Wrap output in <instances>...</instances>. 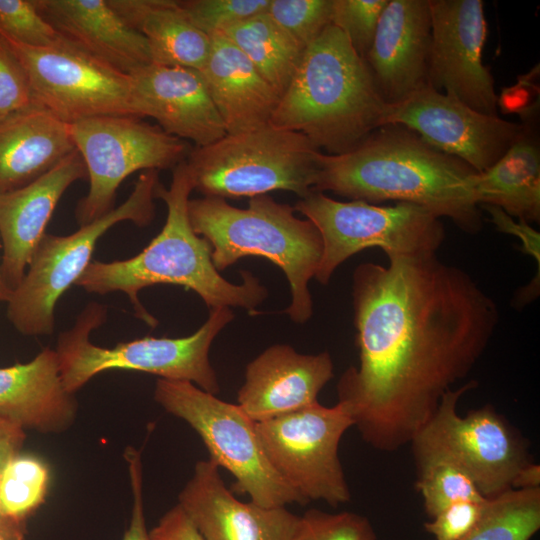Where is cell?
Returning a JSON list of instances; mask_svg holds the SVG:
<instances>
[{
	"label": "cell",
	"instance_id": "6da1fadb",
	"mask_svg": "<svg viewBox=\"0 0 540 540\" xmlns=\"http://www.w3.org/2000/svg\"><path fill=\"white\" fill-rule=\"evenodd\" d=\"M352 300L359 365L341 375L338 403L367 444L393 452L473 369L495 333L498 307L436 253L360 264Z\"/></svg>",
	"mask_w": 540,
	"mask_h": 540
},
{
	"label": "cell",
	"instance_id": "7a4b0ae2",
	"mask_svg": "<svg viewBox=\"0 0 540 540\" xmlns=\"http://www.w3.org/2000/svg\"><path fill=\"white\" fill-rule=\"evenodd\" d=\"M477 173L412 130L389 124L349 152L322 153L314 191L371 204L389 200L417 204L473 234L482 228L473 189Z\"/></svg>",
	"mask_w": 540,
	"mask_h": 540
},
{
	"label": "cell",
	"instance_id": "3957f363",
	"mask_svg": "<svg viewBox=\"0 0 540 540\" xmlns=\"http://www.w3.org/2000/svg\"><path fill=\"white\" fill-rule=\"evenodd\" d=\"M193 185L186 161L178 164L169 188L160 182L155 198L167 206L166 222L158 235L137 255L110 262L92 260L75 285L88 293H125L140 320L154 328L158 321L141 304L138 293L154 285H176L193 290L208 307H242L251 314L268 295L267 289L248 271L242 283L233 284L216 270L211 246L197 235L188 218Z\"/></svg>",
	"mask_w": 540,
	"mask_h": 540
},
{
	"label": "cell",
	"instance_id": "277c9868",
	"mask_svg": "<svg viewBox=\"0 0 540 540\" xmlns=\"http://www.w3.org/2000/svg\"><path fill=\"white\" fill-rule=\"evenodd\" d=\"M388 104L365 60L333 24L304 49L270 118L328 155L349 152L383 126Z\"/></svg>",
	"mask_w": 540,
	"mask_h": 540
},
{
	"label": "cell",
	"instance_id": "5b68a950",
	"mask_svg": "<svg viewBox=\"0 0 540 540\" xmlns=\"http://www.w3.org/2000/svg\"><path fill=\"white\" fill-rule=\"evenodd\" d=\"M187 210L194 232L210 244L218 272L245 256L265 257L289 281L292 298L285 312L299 324L311 318L308 283L323 253L322 237L313 222L296 217L293 206L267 194L251 197L246 209L223 198L203 197L189 200Z\"/></svg>",
	"mask_w": 540,
	"mask_h": 540
},
{
	"label": "cell",
	"instance_id": "8992f818",
	"mask_svg": "<svg viewBox=\"0 0 540 540\" xmlns=\"http://www.w3.org/2000/svg\"><path fill=\"white\" fill-rule=\"evenodd\" d=\"M107 307L89 303L72 328L59 334L56 346L65 389L75 394L94 376L113 369L134 370L168 380L188 381L213 395L219 392L216 372L209 360L210 346L233 319L229 307L210 310L206 322L181 338L144 337L120 342L112 348L97 346L90 334L107 320Z\"/></svg>",
	"mask_w": 540,
	"mask_h": 540
},
{
	"label": "cell",
	"instance_id": "52a82bcc",
	"mask_svg": "<svg viewBox=\"0 0 540 540\" xmlns=\"http://www.w3.org/2000/svg\"><path fill=\"white\" fill-rule=\"evenodd\" d=\"M321 156L303 134L268 124L195 147L185 161L193 190L204 197L251 198L285 190L302 199L314 191Z\"/></svg>",
	"mask_w": 540,
	"mask_h": 540
},
{
	"label": "cell",
	"instance_id": "ba28073f",
	"mask_svg": "<svg viewBox=\"0 0 540 540\" xmlns=\"http://www.w3.org/2000/svg\"><path fill=\"white\" fill-rule=\"evenodd\" d=\"M158 183L157 170L144 171L126 201L106 215L69 235L44 234L7 302V317L19 333L43 336L54 332L56 303L92 261L97 241L117 223L130 221L142 227L153 220Z\"/></svg>",
	"mask_w": 540,
	"mask_h": 540
},
{
	"label": "cell",
	"instance_id": "9c48e42d",
	"mask_svg": "<svg viewBox=\"0 0 540 540\" xmlns=\"http://www.w3.org/2000/svg\"><path fill=\"white\" fill-rule=\"evenodd\" d=\"M154 399L189 424L205 444L209 460L232 474L231 492L247 494L264 507L307 504L275 471L262 447L256 422L237 404L191 382L163 378L156 381Z\"/></svg>",
	"mask_w": 540,
	"mask_h": 540
},
{
	"label": "cell",
	"instance_id": "30bf717a",
	"mask_svg": "<svg viewBox=\"0 0 540 540\" xmlns=\"http://www.w3.org/2000/svg\"><path fill=\"white\" fill-rule=\"evenodd\" d=\"M293 208L321 234L323 253L314 278L323 285L341 263L366 248L379 247L387 257L433 254L445 238L440 217L408 202H342L313 191Z\"/></svg>",
	"mask_w": 540,
	"mask_h": 540
},
{
	"label": "cell",
	"instance_id": "8fae6325",
	"mask_svg": "<svg viewBox=\"0 0 540 540\" xmlns=\"http://www.w3.org/2000/svg\"><path fill=\"white\" fill-rule=\"evenodd\" d=\"M478 383L449 389L429 421L410 442L414 457L440 456L460 466L480 493L493 498L511 489L512 480L532 462L528 442L493 407L486 405L462 417L460 398Z\"/></svg>",
	"mask_w": 540,
	"mask_h": 540
},
{
	"label": "cell",
	"instance_id": "7c38bea8",
	"mask_svg": "<svg viewBox=\"0 0 540 540\" xmlns=\"http://www.w3.org/2000/svg\"><path fill=\"white\" fill-rule=\"evenodd\" d=\"M89 191L75 208L79 226L112 211L120 184L140 170L175 168L191 151L187 141L132 115H105L71 124Z\"/></svg>",
	"mask_w": 540,
	"mask_h": 540
},
{
	"label": "cell",
	"instance_id": "4fadbf2b",
	"mask_svg": "<svg viewBox=\"0 0 540 540\" xmlns=\"http://www.w3.org/2000/svg\"><path fill=\"white\" fill-rule=\"evenodd\" d=\"M354 426L345 408L319 402L257 422L262 447L275 471L306 503L322 500L337 508L351 498L339 459V443Z\"/></svg>",
	"mask_w": 540,
	"mask_h": 540
},
{
	"label": "cell",
	"instance_id": "5bb4252c",
	"mask_svg": "<svg viewBox=\"0 0 540 540\" xmlns=\"http://www.w3.org/2000/svg\"><path fill=\"white\" fill-rule=\"evenodd\" d=\"M7 41L26 69L33 102L62 121L73 124L97 116H136L129 74L64 38L45 48Z\"/></svg>",
	"mask_w": 540,
	"mask_h": 540
},
{
	"label": "cell",
	"instance_id": "9a60e30c",
	"mask_svg": "<svg viewBox=\"0 0 540 540\" xmlns=\"http://www.w3.org/2000/svg\"><path fill=\"white\" fill-rule=\"evenodd\" d=\"M402 125L477 172L491 167L518 138L521 123L478 112L428 84L388 104L383 126Z\"/></svg>",
	"mask_w": 540,
	"mask_h": 540
},
{
	"label": "cell",
	"instance_id": "2e32d148",
	"mask_svg": "<svg viewBox=\"0 0 540 540\" xmlns=\"http://www.w3.org/2000/svg\"><path fill=\"white\" fill-rule=\"evenodd\" d=\"M427 84L472 109L496 116L499 98L482 62L487 22L482 0H429Z\"/></svg>",
	"mask_w": 540,
	"mask_h": 540
},
{
	"label": "cell",
	"instance_id": "e0dca14e",
	"mask_svg": "<svg viewBox=\"0 0 540 540\" xmlns=\"http://www.w3.org/2000/svg\"><path fill=\"white\" fill-rule=\"evenodd\" d=\"M137 117H151L167 134L203 147L227 133L198 70L149 64L129 73Z\"/></svg>",
	"mask_w": 540,
	"mask_h": 540
},
{
	"label": "cell",
	"instance_id": "ac0fdd59",
	"mask_svg": "<svg viewBox=\"0 0 540 540\" xmlns=\"http://www.w3.org/2000/svg\"><path fill=\"white\" fill-rule=\"evenodd\" d=\"M178 504L205 540H291L299 518L286 506L238 500L209 459L196 462Z\"/></svg>",
	"mask_w": 540,
	"mask_h": 540
},
{
	"label": "cell",
	"instance_id": "d6986e66",
	"mask_svg": "<svg viewBox=\"0 0 540 540\" xmlns=\"http://www.w3.org/2000/svg\"><path fill=\"white\" fill-rule=\"evenodd\" d=\"M430 42L429 0H389L364 59L387 104L427 84Z\"/></svg>",
	"mask_w": 540,
	"mask_h": 540
},
{
	"label": "cell",
	"instance_id": "ffe728a7",
	"mask_svg": "<svg viewBox=\"0 0 540 540\" xmlns=\"http://www.w3.org/2000/svg\"><path fill=\"white\" fill-rule=\"evenodd\" d=\"M332 377L328 352L306 355L289 345H273L246 366L237 405L254 422L266 421L317 403Z\"/></svg>",
	"mask_w": 540,
	"mask_h": 540
},
{
	"label": "cell",
	"instance_id": "44dd1931",
	"mask_svg": "<svg viewBox=\"0 0 540 540\" xmlns=\"http://www.w3.org/2000/svg\"><path fill=\"white\" fill-rule=\"evenodd\" d=\"M86 177L83 158L74 150L33 182L0 194V271L11 290L22 281L62 195Z\"/></svg>",
	"mask_w": 540,
	"mask_h": 540
},
{
	"label": "cell",
	"instance_id": "7402d4cb",
	"mask_svg": "<svg viewBox=\"0 0 540 540\" xmlns=\"http://www.w3.org/2000/svg\"><path fill=\"white\" fill-rule=\"evenodd\" d=\"M58 34L129 74L152 63L146 38L127 25L108 0H33Z\"/></svg>",
	"mask_w": 540,
	"mask_h": 540
},
{
	"label": "cell",
	"instance_id": "603a6c76",
	"mask_svg": "<svg viewBox=\"0 0 540 540\" xmlns=\"http://www.w3.org/2000/svg\"><path fill=\"white\" fill-rule=\"evenodd\" d=\"M77 409L74 394L63 385L56 350L46 347L27 363L0 368V417L24 430L63 432Z\"/></svg>",
	"mask_w": 540,
	"mask_h": 540
},
{
	"label": "cell",
	"instance_id": "cb8c5ba5",
	"mask_svg": "<svg viewBox=\"0 0 540 540\" xmlns=\"http://www.w3.org/2000/svg\"><path fill=\"white\" fill-rule=\"evenodd\" d=\"M211 39L209 58L199 72L226 133L239 134L268 125L280 96L223 34L214 33Z\"/></svg>",
	"mask_w": 540,
	"mask_h": 540
},
{
	"label": "cell",
	"instance_id": "d4e9b609",
	"mask_svg": "<svg viewBox=\"0 0 540 540\" xmlns=\"http://www.w3.org/2000/svg\"><path fill=\"white\" fill-rule=\"evenodd\" d=\"M74 150L71 124L35 102L0 119V194L33 182Z\"/></svg>",
	"mask_w": 540,
	"mask_h": 540
},
{
	"label": "cell",
	"instance_id": "484cf974",
	"mask_svg": "<svg viewBox=\"0 0 540 540\" xmlns=\"http://www.w3.org/2000/svg\"><path fill=\"white\" fill-rule=\"evenodd\" d=\"M535 108L523 115L522 130L510 148L474 177L479 206L491 205L518 220H540V145Z\"/></svg>",
	"mask_w": 540,
	"mask_h": 540
},
{
	"label": "cell",
	"instance_id": "4316f807",
	"mask_svg": "<svg viewBox=\"0 0 540 540\" xmlns=\"http://www.w3.org/2000/svg\"><path fill=\"white\" fill-rule=\"evenodd\" d=\"M113 10L147 40L153 64L200 70L211 36L199 30L174 0H108Z\"/></svg>",
	"mask_w": 540,
	"mask_h": 540
},
{
	"label": "cell",
	"instance_id": "83f0119b",
	"mask_svg": "<svg viewBox=\"0 0 540 540\" xmlns=\"http://www.w3.org/2000/svg\"><path fill=\"white\" fill-rule=\"evenodd\" d=\"M219 33L242 51L281 97L300 63L305 48L267 11Z\"/></svg>",
	"mask_w": 540,
	"mask_h": 540
},
{
	"label": "cell",
	"instance_id": "f1b7e54d",
	"mask_svg": "<svg viewBox=\"0 0 540 540\" xmlns=\"http://www.w3.org/2000/svg\"><path fill=\"white\" fill-rule=\"evenodd\" d=\"M540 529V488L509 489L489 499L476 527L461 540H531Z\"/></svg>",
	"mask_w": 540,
	"mask_h": 540
},
{
	"label": "cell",
	"instance_id": "f546056e",
	"mask_svg": "<svg viewBox=\"0 0 540 540\" xmlns=\"http://www.w3.org/2000/svg\"><path fill=\"white\" fill-rule=\"evenodd\" d=\"M414 460L417 471L415 487L430 518L454 503L486 499L469 475L450 459L420 456Z\"/></svg>",
	"mask_w": 540,
	"mask_h": 540
},
{
	"label": "cell",
	"instance_id": "4dcf8cb0",
	"mask_svg": "<svg viewBox=\"0 0 540 540\" xmlns=\"http://www.w3.org/2000/svg\"><path fill=\"white\" fill-rule=\"evenodd\" d=\"M49 482V470L39 457L17 454L7 464L0 482V512L18 523L45 500Z\"/></svg>",
	"mask_w": 540,
	"mask_h": 540
},
{
	"label": "cell",
	"instance_id": "1f68e13d",
	"mask_svg": "<svg viewBox=\"0 0 540 540\" xmlns=\"http://www.w3.org/2000/svg\"><path fill=\"white\" fill-rule=\"evenodd\" d=\"M0 35L33 48L51 47L62 40L33 0H0Z\"/></svg>",
	"mask_w": 540,
	"mask_h": 540
},
{
	"label": "cell",
	"instance_id": "d6a6232c",
	"mask_svg": "<svg viewBox=\"0 0 540 540\" xmlns=\"http://www.w3.org/2000/svg\"><path fill=\"white\" fill-rule=\"evenodd\" d=\"M291 540H377V535L365 516L312 508L299 516Z\"/></svg>",
	"mask_w": 540,
	"mask_h": 540
},
{
	"label": "cell",
	"instance_id": "836d02e7",
	"mask_svg": "<svg viewBox=\"0 0 540 540\" xmlns=\"http://www.w3.org/2000/svg\"><path fill=\"white\" fill-rule=\"evenodd\" d=\"M333 0H271L267 12L304 48L331 24Z\"/></svg>",
	"mask_w": 540,
	"mask_h": 540
},
{
	"label": "cell",
	"instance_id": "e575fe53",
	"mask_svg": "<svg viewBox=\"0 0 540 540\" xmlns=\"http://www.w3.org/2000/svg\"><path fill=\"white\" fill-rule=\"evenodd\" d=\"M271 0H187L179 5L199 30L211 36L266 12Z\"/></svg>",
	"mask_w": 540,
	"mask_h": 540
},
{
	"label": "cell",
	"instance_id": "d590c367",
	"mask_svg": "<svg viewBox=\"0 0 540 540\" xmlns=\"http://www.w3.org/2000/svg\"><path fill=\"white\" fill-rule=\"evenodd\" d=\"M389 0H333L331 24L348 38L365 59L375 36L380 16Z\"/></svg>",
	"mask_w": 540,
	"mask_h": 540
},
{
	"label": "cell",
	"instance_id": "8d00e7d4",
	"mask_svg": "<svg viewBox=\"0 0 540 540\" xmlns=\"http://www.w3.org/2000/svg\"><path fill=\"white\" fill-rule=\"evenodd\" d=\"M31 103L26 69L7 39L0 35V119Z\"/></svg>",
	"mask_w": 540,
	"mask_h": 540
},
{
	"label": "cell",
	"instance_id": "74e56055",
	"mask_svg": "<svg viewBox=\"0 0 540 540\" xmlns=\"http://www.w3.org/2000/svg\"><path fill=\"white\" fill-rule=\"evenodd\" d=\"M490 498L454 503L424 523L435 540H461L482 519Z\"/></svg>",
	"mask_w": 540,
	"mask_h": 540
},
{
	"label": "cell",
	"instance_id": "f35d334b",
	"mask_svg": "<svg viewBox=\"0 0 540 540\" xmlns=\"http://www.w3.org/2000/svg\"><path fill=\"white\" fill-rule=\"evenodd\" d=\"M26 438L19 425L0 417V482L9 461L20 453ZM26 524L4 517L0 512V536L4 540H24Z\"/></svg>",
	"mask_w": 540,
	"mask_h": 540
},
{
	"label": "cell",
	"instance_id": "ab89813d",
	"mask_svg": "<svg viewBox=\"0 0 540 540\" xmlns=\"http://www.w3.org/2000/svg\"><path fill=\"white\" fill-rule=\"evenodd\" d=\"M125 458L129 466L133 507L130 524L123 540H150L144 516L141 457L134 448L129 447L125 452Z\"/></svg>",
	"mask_w": 540,
	"mask_h": 540
},
{
	"label": "cell",
	"instance_id": "60d3db41",
	"mask_svg": "<svg viewBox=\"0 0 540 540\" xmlns=\"http://www.w3.org/2000/svg\"><path fill=\"white\" fill-rule=\"evenodd\" d=\"M150 540H205L183 508L176 504L149 531Z\"/></svg>",
	"mask_w": 540,
	"mask_h": 540
},
{
	"label": "cell",
	"instance_id": "b9f144b4",
	"mask_svg": "<svg viewBox=\"0 0 540 540\" xmlns=\"http://www.w3.org/2000/svg\"><path fill=\"white\" fill-rule=\"evenodd\" d=\"M481 207L490 213L491 221L500 231L516 235L521 239L524 250L537 261L539 267V233L525 221L515 222L511 216L496 206L483 205Z\"/></svg>",
	"mask_w": 540,
	"mask_h": 540
},
{
	"label": "cell",
	"instance_id": "7bdbcfd3",
	"mask_svg": "<svg viewBox=\"0 0 540 540\" xmlns=\"http://www.w3.org/2000/svg\"><path fill=\"white\" fill-rule=\"evenodd\" d=\"M537 488H540V466L530 462L517 471L512 480L511 489Z\"/></svg>",
	"mask_w": 540,
	"mask_h": 540
},
{
	"label": "cell",
	"instance_id": "ee69618b",
	"mask_svg": "<svg viewBox=\"0 0 540 540\" xmlns=\"http://www.w3.org/2000/svg\"><path fill=\"white\" fill-rule=\"evenodd\" d=\"M0 249H1V242H0ZM12 290L8 287L6 284L2 273L0 271V302H8Z\"/></svg>",
	"mask_w": 540,
	"mask_h": 540
},
{
	"label": "cell",
	"instance_id": "f6af8a7d",
	"mask_svg": "<svg viewBox=\"0 0 540 540\" xmlns=\"http://www.w3.org/2000/svg\"><path fill=\"white\" fill-rule=\"evenodd\" d=\"M0 540H4V539L0 536Z\"/></svg>",
	"mask_w": 540,
	"mask_h": 540
}]
</instances>
